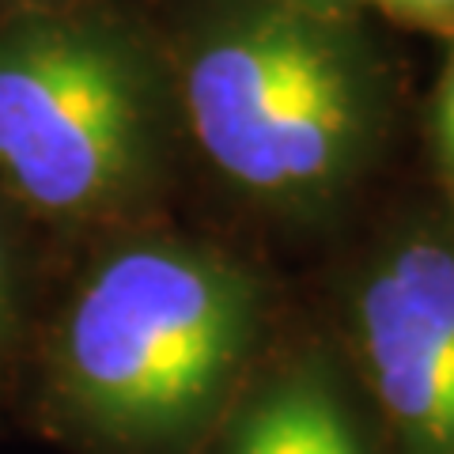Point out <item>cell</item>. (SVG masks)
Segmentation results:
<instances>
[{
  "instance_id": "cell-1",
  "label": "cell",
  "mask_w": 454,
  "mask_h": 454,
  "mask_svg": "<svg viewBox=\"0 0 454 454\" xmlns=\"http://www.w3.org/2000/svg\"><path fill=\"white\" fill-rule=\"evenodd\" d=\"M254 273L186 235L95 254L42 315L23 375L38 428L95 454H170L243 379L262 333Z\"/></svg>"
},
{
  "instance_id": "cell-4",
  "label": "cell",
  "mask_w": 454,
  "mask_h": 454,
  "mask_svg": "<svg viewBox=\"0 0 454 454\" xmlns=\"http://www.w3.org/2000/svg\"><path fill=\"white\" fill-rule=\"evenodd\" d=\"M352 345L397 454H454V223H409L352 288Z\"/></svg>"
},
{
  "instance_id": "cell-6",
  "label": "cell",
  "mask_w": 454,
  "mask_h": 454,
  "mask_svg": "<svg viewBox=\"0 0 454 454\" xmlns=\"http://www.w3.org/2000/svg\"><path fill=\"white\" fill-rule=\"evenodd\" d=\"M46 247L50 239L0 197V405L23 390L42 300H46Z\"/></svg>"
},
{
  "instance_id": "cell-10",
  "label": "cell",
  "mask_w": 454,
  "mask_h": 454,
  "mask_svg": "<svg viewBox=\"0 0 454 454\" xmlns=\"http://www.w3.org/2000/svg\"><path fill=\"white\" fill-rule=\"evenodd\" d=\"M303 4H315V8H333V12H360L356 0H303Z\"/></svg>"
},
{
  "instance_id": "cell-3",
  "label": "cell",
  "mask_w": 454,
  "mask_h": 454,
  "mask_svg": "<svg viewBox=\"0 0 454 454\" xmlns=\"http://www.w3.org/2000/svg\"><path fill=\"white\" fill-rule=\"evenodd\" d=\"M178 140L155 23L114 0L0 12V197L46 239L129 220Z\"/></svg>"
},
{
  "instance_id": "cell-9",
  "label": "cell",
  "mask_w": 454,
  "mask_h": 454,
  "mask_svg": "<svg viewBox=\"0 0 454 454\" xmlns=\"http://www.w3.org/2000/svg\"><path fill=\"white\" fill-rule=\"evenodd\" d=\"M73 4H91V0H0V12H16V8H73Z\"/></svg>"
},
{
  "instance_id": "cell-8",
  "label": "cell",
  "mask_w": 454,
  "mask_h": 454,
  "mask_svg": "<svg viewBox=\"0 0 454 454\" xmlns=\"http://www.w3.org/2000/svg\"><path fill=\"white\" fill-rule=\"evenodd\" d=\"M356 4L360 12L375 8L390 23L413 27V31L454 38V0H356Z\"/></svg>"
},
{
  "instance_id": "cell-5",
  "label": "cell",
  "mask_w": 454,
  "mask_h": 454,
  "mask_svg": "<svg viewBox=\"0 0 454 454\" xmlns=\"http://www.w3.org/2000/svg\"><path fill=\"white\" fill-rule=\"evenodd\" d=\"M223 454H367L330 367L315 356L265 379L239 409Z\"/></svg>"
},
{
  "instance_id": "cell-2",
  "label": "cell",
  "mask_w": 454,
  "mask_h": 454,
  "mask_svg": "<svg viewBox=\"0 0 454 454\" xmlns=\"http://www.w3.org/2000/svg\"><path fill=\"white\" fill-rule=\"evenodd\" d=\"M155 31L182 137L243 201L318 216L375 163L394 118V73L364 12L175 0Z\"/></svg>"
},
{
  "instance_id": "cell-7",
  "label": "cell",
  "mask_w": 454,
  "mask_h": 454,
  "mask_svg": "<svg viewBox=\"0 0 454 454\" xmlns=\"http://www.w3.org/2000/svg\"><path fill=\"white\" fill-rule=\"evenodd\" d=\"M428 140L439 178H443L447 193L454 197V38H447V57L435 80V95L428 110Z\"/></svg>"
}]
</instances>
